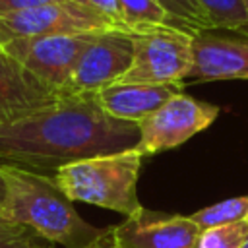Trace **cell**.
Masks as SVG:
<instances>
[{
	"instance_id": "16",
	"label": "cell",
	"mask_w": 248,
	"mask_h": 248,
	"mask_svg": "<svg viewBox=\"0 0 248 248\" xmlns=\"http://www.w3.org/2000/svg\"><path fill=\"white\" fill-rule=\"evenodd\" d=\"M207 12L213 29L240 31L248 27V12L244 0H198Z\"/></svg>"
},
{
	"instance_id": "22",
	"label": "cell",
	"mask_w": 248,
	"mask_h": 248,
	"mask_svg": "<svg viewBox=\"0 0 248 248\" xmlns=\"http://www.w3.org/2000/svg\"><path fill=\"white\" fill-rule=\"evenodd\" d=\"M4 198H6V186H4V178H2V174H0V207H2V203H4Z\"/></svg>"
},
{
	"instance_id": "4",
	"label": "cell",
	"mask_w": 248,
	"mask_h": 248,
	"mask_svg": "<svg viewBox=\"0 0 248 248\" xmlns=\"http://www.w3.org/2000/svg\"><path fill=\"white\" fill-rule=\"evenodd\" d=\"M192 39L194 35L170 25L132 33V64L116 83L184 87L192 68Z\"/></svg>"
},
{
	"instance_id": "20",
	"label": "cell",
	"mask_w": 248,
	"mask_h": 248,
	"mask_svg": "<svg viewBox=\"0 0 248 248\" xmlns=\"http://www.w3.org/2000/svg\"><path fill=\"white\" fill-rule=\"evenodd\" d=\"M54 2H62V0H0V14L31 10V8H39V6H46Z\"/></svg>"
},
{
	"instance_id": "8",
	"label": "cell",
	"mask_w": 248,
	"mask_h": 248,
	"mask_svg": "<svg viewBox=\"0 0 248 248\" xmlns=\"http://www.w3.org/2000/svg\"><path fill=\"white\" fill-rule=\"evenodd\" d=\"M134 56L132 33L107 29L95 33L81 52L64 95H95L107 85L116 83L130 68Z\"/></svg>"
},
{
	"instance_id": "12",
	"label": "cell",
	"mask_w": 248,
	"mask_h": 248,
	"mask_svg": "<svg viewBox=\"0 0 248 248\" xmlns=\"http://www.w3.org/2000/svg\"><path fill=\"white\" fill-rule=\"evenodd\" d=\"M182 85H143V83H112L97 91V105L112 118L140 124L170 97L180 93Z\"/></svg>"
},
{
	"instance_id": "2",
	"label": "cell",
	"mask_w": 248,
	"mask_h": 248,
	"mask_svg": "<svg viewBox=\"0 0 248 248\" xmlns=\"http://www.w3.org/2000/svg\"><path fill=\"white\" fill-rule=\"evenodd\" d=\"M0 174L6 186L0 219L17 223L62 248H87L103 234L105 229L87 223L50 174L14 165H0Z\"/></svg>"
},
{
	"instance_id": "25",
	"label": "cell",
	"mask_w": 248,
	"mask_h": 248,
	"mask_svg": "<svg viewBox=\"0 0 248 248\" xmlns=\"http://www.w3.org/2000/svg\"><path fill=\"white\" fill-rule=\"evenodd\" d=\"M2 50H4V48H2V45H0V52H2Z\"/></svg>"
},
{
	"instance_id": "9",
	"label": "cell",
	"mask_w": 248,
	"mask_h": 248,
	"mask_svg": "<svg viewBox=\"0 0 248 248\" xmlns=\"http://www.w3.org/2000/svg\"><path fill=\"white\" fill-rule=\"evenodd\" d=\"M120 248H194L202 229L190 215L161 213L141 207L110 227Z\"/></svg>"
},
{
	"instance_id": "23",
	"label": "cell",
	"mask_w": 248,
	"mask_h": 248,
	"mask_svg": "<svg viewBox=\"0 0 248 248\" xmlns=\"http://www.w3.org/2000/svg\"><path fill=\"white\" fill-rule=\"evenodd\" d=\"M244 6H246V12H248V0H244Z\"/></svg>"
},
{
	"instance_id": "19",
	"label": "cell",
	"mask_w": 248,
	"mask_h": 248,
	"mask_svg": "<svg viewBox=\"0 0 248 248\" xmlns=\"http://www.w3.org/2000/svg\"><path fill=\"white\" fill-rule=\"evenodd\" d=\"M72 2H76L79 6H85L89 10H95V12H99V14H103V16H107V17H110V19H114V21L120 23L118 10H116V0H72Z\"/></svg>"
},
{
	"instance_id": "10",
	"label": "cell",
	"mask_w": 248,
	"mask_h": 248,
	"mask_svg": "<svg viewBox=\"0 0 248 248\" xmlns=\"http://www.w3.org/2000/svg\"><path fill=\"white\" fill-rule=\"evenodd\" d=\"M221 79H248V37L234 31H200L192 39V68L186 81Z\"/></svg>"
},
{
	"instance_id": "15",
	"label": "cell",
	"mask_w": 248,
	"mask_h": 248,
	"mask_svg": "<svg viewBox=\"0 0 248 248\" xmlns=\"http://www.w3.org/2000/svg\"><path fill=\"white\" fill-rule=\"evenodd\" d=\"M246 215H248V196H236V198H229L213 205L202 207L196 213H192L190 219L203 231L211 227H223V225L244 221Z\"/></svg>"
},
{
	"instance_id": "17",
	"label": "cell",
	"mask_w": 248,
	"mask_h": 248,
	"mask_svg": "<svg viewBox=\"0 0 248 248\" xmlns=\"http://www.w3.org/2000/svg\"><path fill=\"white\" fill-rule=\"evenodd\" d=\"M248 240V221L203 229L194 248H242Z\"/></svg>"
},
{
	"instance_id": "13",
	"label": "cell",
	"mask_w": 248,
	"mask_h": 248,
	"mask_svg": "<svg viewBox=\"0 0 248 248\" xmlns=\"http://www.w3.org/2000/svg\"><path fill=\"white\" fill-rule=\"evenodd\" d=\"M116 10L120 23L130 33L170 25L167 12L157 0H116Z\"/></svg>"
},
{
	"instance_id": "14",
	"label": "cell",
	"mask_w": 248,
	"mask_h": 248,
	"mask_svg": "<svg viewBox=\"0 0 248 248\" xmlns=\"http://www.w3.org/2000/svg\"><path fill=\"white\" fill-rule=\"evenodd\" d=\"M157 2L167 12L170 27L182 29L190 35L213 29L207 12L202 8L198 0H157Z\"/></svg>"
},
{
	"instance_id": "6",
	"label": "cell",
	"mask_w": 248,
	"mask_h": 248,
	"mask_svg": "<svg viewBox=\"0 0 248 248\" xmlns=\"http://www.w3.org/2000/svg\"><path fill=\"white\" fill-rule=\"evenodd\" d=\"M217 116L219 107L180 91L138 124L140 141L136 149L143 157L174 149L209 128Z\"/></svg>"
},
{
	"instance_id": "21",
	"label": "cell",
	"mask_w": 248,
	"mask_h": 248,
	"mask_svg": "<svg viewBox=\"0 0 248 248\" xmlns=\"http://www.w3.org/2000/svg\"><path fill=\"white\" fill-rule=\"evenodd\" d=\"M87 248H120V246L116 244V240H114V236H112V231H110V227H108V229H105L103 234H101L93 244H89Z\"/></svg>"
},
{
	"instance_id": "7",
	"label": "cell",
	"mask_w": 248,
	"mask_h": 248,
	"mask_svg": "<svg viewBox=\"0 0 248 248\" xmlns=\"http://www.w3.org/2000/svg\"><path fill=\"white\" fill-rule=\"evenodd\" d=\"M93 37L95 33L31 37L10 41L2 48L37 79L64 95L78 60Z\"/></svg>"
},
{
	"instance_id": "24",
	"label": "cell",
	"mask_w": 248,
	"mask_h": 248,
	"mask_svg": "<svg viewBox=\"0 0 248 248\" xmlns=\"http://www.w3.org/2000/svg\"><path fill=\"white\" fill-rule=\"evenodd\" d=\"M242 248H248V240H246V242H244V246H242Z\"/></svg>"
},
{
	"instance_id": "3",
	"label": "cell",
	"mask_w": 248,
	"mask_h": 248,
	"mask_svg": "<svg viewBox=\"0 0 248 248\" xmlns=\"http://www.w3.org/2000/svg\"><path fill=\"white\" fill-rule=\"evenodd\" d=\"M141 163L143 155L132 147L64 165L54 170L52 178L72 202H85L130 217L143 207L138 198Z\"/></svg>"
},
{
	"instance_id": "1",
	"label": "cell",
	"mask_w": 248,
	"mask_h": 248,
	"mask_svg": "<svg viewBox=\"0 0 248 248\" xmlns=\"http://www.w3.org/2000/svg\"><path fill=\"white\" fill-rule=\"evenodd\" d=\"M140 128L108 116L93 95H64L0 126V165L54 174L64 165L136 147Z\"/></svg>"
},
{
	"instance_id": "5",
	"label": "cell",
	"mask_w": 248,
	"mask_h": 248,
	"mask_svg": "<svg viewBox=\"0 0 248 248\" xmlns=\"http://www.w3.org/2000/svg\"><path fill=\"white\" fill-rule=\"evenodd\" d=\"M107 29H124L118 21L79 6L72 0H62L31 10L0 14V45L10 41L46 37V35H72V33H97ZM126 31V29H124Z\"/></svg>"
},
{
	"instance_id": "26",
	"label": "cell",
	"mask_w": 248,
	"mask_h": 248,
	"mask_svg": "<svg viewBox=\"0 0 248 248\" xmlns=\"http://www.w3.org/2000/svg\"><path fill=\"white\" fill-rule=\"evenodd\" d=\"M246 221H248V215H246Z\"/></svg>"
},
{
	"instance_id": "18",
	"label": "cell",
	"mask_w": 248,
	"mask_h": 248,
	"mask_svg": "<svg viewBox=\"0 0 248 248\" xmlns=\"http://www.w3.org/2000/svg\"><path fill=\"white\" fill-rule=\"evenodd\" d=\"M46 240L37 236L33 231L0 219V248H50Z\"/></svg>"
},
{
	"instance_id": "11",
	"label": "cell",
	"mask_w": 248,
	"mask_h": 248,
	"mask_svg": "<svg viewBox=\"0 0 248 248\" xmlns=\"http://www.w3.org/2000/svg\"><path fill=\"white\" fill-rule=\"evenodd\" d=\"M64 97L37 79L8 52H0V126Z\"/></svg>"
}]
</instances>
